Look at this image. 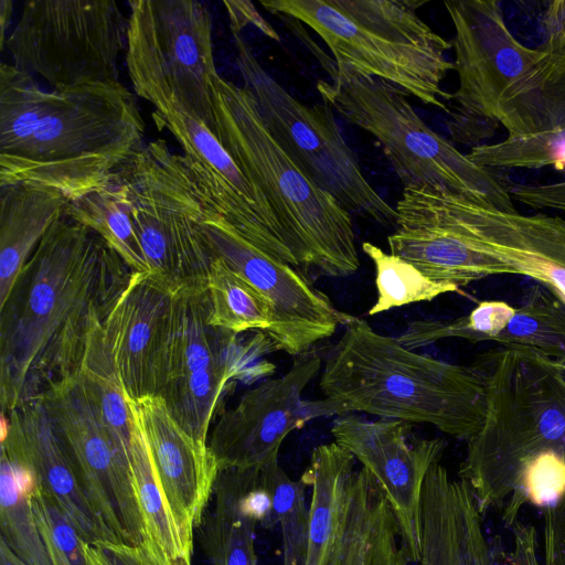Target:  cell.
<instances>
[{
  "label": "cell",
  "instance_id": "e575fe53",
  "mask_svg": "<svg viewBox=\"0 0 565 565\" xmlns=\"http://www.w3.org/2000/svg\"><path fill=\"white\" fill-rule=\"evenodd\" d=\"M362 250L375 267L377 298L369 316L460 291L457 285L430 279L408 260L370 242L362 243Z\"/></svg>",
  "mask_w": 565,
  "mask_h": 565
},
{
  "label": "cell",
  "instance_id": "4fadbf2b",
  "mask_svg": "<svg viewBox=\"0 0 565 565\" xmlns=\"http://www.w3.org/2000/svg\"><path fill=\"white\" fill-rule=\"evenodd\" d=\"M186 173L199 200L198 223L213 258L225 263L271 303L276 322L267 337L276 350L298 356L353 318L316 288L302 269L243 238L209 202L188 170Z\"/></svg>",
  "mask_w": 565,
  "mask_h": 565
},
{
  "label": "cell",
  "instance_id": "7c38bea8",
  "mask_svg": "<svg viewBox=\"0 0 565 565\" xmlns=\"http://www.w3.org/2000/svg\"><path fill=\"white\" fill-rule=\"evenodd\" d=\"M119 172L150 273L173 291L207 287L214 258L198 223L199 200L181 153L157 139Z\"/></svg>",
  "mask_w": 565,
  "mask_h": 565
},
{
  "label": "cell",
  "instance_id": "8fae6325",
  "mask_svg": "<svg viewBox=\"0 0 565 565\" xmlns=\"http://www.w3.org/2000/svg\"><path fill=\"white\" fill-rule=\"evenodd\" d=\"M127 31L115 1L33 0L24 3L4 47L15 68L52 89L115 84Z\"/></svg>",
  "mask_w": 565,
  "mask_h": 565
},
{
  "label": "cell",
  "instance_id": "5bb4252c",
  "mask_svg": "<svg viewBox=\"0 0 565 565\" xmlns=\"http://www.w3.org/2000/svg\"><path fill=\"white\" fill-rule=\"evenodd\" d=\"M63 439L81 488L94 512L119 543L138 545L146 527L129 457L118 447L79 373L40 397Z\"/></svg>",
  "mask_w": 565,
  "mask_h": 565
},
{
  "label": "cell",
  "instance_id": "3957f363",
  "mask_svg": "<svg viewBox=\"0 0 565 565\" xmlns=\"http://www.w3.org/2000/svg\"><path fill=\"white\" fill-rule=\"evenodd\" d=\"M319 387L337 415L362 412L430 424L469 440L486 414V391L470 365L449 363L402 345L353 317L321 369Z\"/></svg>",
  "mask_w": 565,
  "mask_h": 565
},
{
  "label": "cell",
  "instance_id": "f35d334b",
  "mask_svg": "<svg viewBox=\"0 0 565 565\" xmlns=\"http://www.w3.org/2000/svg\"><path fill=\"white\" fill-rule=\"evenodd\" d=\"M31 504L51 565H87L82 537L40 487L32 493Z\"/></svg>",
  "mask_w": 565,
  "mask_h": 565
},
{
  "label": "cell",
  "instance_id": "f907efd6",
  "mask_svg": "<svg viewBox=\"0 0 565 565\" xmlns=\"http://www.w3.org/2000/svg\"><path fill=\"white\" fill-rule=\"evenodd\" d=\"M564 366H565V364H564Z\"/></svg>",
  "mask_w": 565,
  "mask_h": 565
},
{
  "label": "cell",
  "instance_id": "9c48e42d",
  "mask_svg": "<svg viewBox=\"0 0 565 565\" xmlns=\"http://www.w3.org/2000/svg\"><path fill=\"white\" fill-rule=\"evenodd\" d=\"M126 65L136 95L156 114H185L215 130L217 74L207 7L194 0L129 2Z\"/></svg>",
  "mask_w": 565,
  "mask_h": 565
},
{
  "label": "cell",
  "instance_id": "c3c4849f",
  "mask_svg": "<svg viewBox=\"0 0 565 565\" xmlns=\"http://www.w3.org/2000/svg\"><path fill=\"white\" fill-rule=\"evenodd\" d=\"M12 1H0V46L1 51L4 49L7 36L6 32L9 28L12 14Z\"/></svg>",
  "mask_w": 565,
  "mask_h": 565
},
{
  "label": "cell",
  "instance_id": "d6a6232c",
  "mask_svg": "<svg viewBox=\"0 0 565 565\" xmlns=\"http://www.w3.org/2000/svg\"><path fill=\"white\" fill-rule=\"evenodd\" d=\"M153 116L156 122L167 128L177 139L184 151L183 154L221 178L241 198L260 212L277 228L282 238L279 225L265 199L249 183L217 137L204 124L173 109L162 114L154 113Z\"/></svg>",
  "mask_w": 565,
  "mask_h": 565
},
{
  "label": "cell",
  "instance_id": "681fc988",
  "mask_svg": "<svg viewBox=\"0 0 565 565\" xmlns=\"http://www.w3.org/2000/svg\"><path fill=\"white\" fill-rule=\"evenodd\" d=\"M1 565H26L1 541Z\"/></svg>",
  "mask_w": 565,
  "mask_h": 565
},
{
  "label": "cell",
  "instance_id": "ac0fdd59",
  "mask_svg": "<svg viewBox=\"0 0 565 565\" xmlns=\"http://www.w3.org/2000/svg\"><path fill=\"white\" fill-rule=\"evenodd\" d=\"M441 212L480 249L547 287L565 302V220L505 212L466 196L431 190Z\"/></svg>",
  "mask_w": 565,
  "mask_h": 565
},
{
  "label": "cell",
  "instance_id": "d590c367",
  "mask_svg": "<svg viewBox=\"0 0 565 565\" xmlns=\"http://www.w3.org/2000/svg\"><path fill=\"white\" fill-rule=\"evenodd\" d=\"M514 312L515 308L505 301L486 300L479 302L468 315L458 318L413 320L396 339L411 350L448 338L494 342Z\"/></svg>",
  "mask_w": 565,
  "mask_h": 565
},
{
  "label": "cell",
  "instance_id": "4dcf8cb0",
  "mask_svg": "<svg viewBox=\"0 0 565 565\" xmlns=\"http://www.w3.org/2000/svg\"><path fill=\"white\" fill-rule=\"evenodd\" d=\"M36 487V478L30 469L1 452V541L26 565H51L31 504Z\"/></svg>",
  "mask_w": 565,
  "mask_h": 565
},
{
  "label": "cell",
  "instance_id": "7dc6e473",
  "mask_svg": "<svg viewBox=\"0 0 565 565\" xmlns=\"http://www.w3.org/2000/svg\"><path fill=\"white\" fill-rule=\"evenodd\" d=\"M226 7L231 30L241 32L247 24L255 25L266 36L279 41V35L271 25L264 20L254 4L249 1H224Z\"/></svg>",
  "mask_w": 565,
  "mask_h": 565
},
{
  "label": "cell",
  "instance_id": "f1b7e54d",
  "mask_svg": "<svg viewBox=\"0 0 565 565\" xmlns=\"http://www.w3.org/2000/svg\"><path fill=\"white\" fill-rule=\"evenodd\" d=\"M130 471L146 537L163 552L172 565H192L193 548L185 543L164 499L136 416L130 444Z\"/></svg>",
  "mask_w": 565,
  "mask_h": 565
},
{
  "label": "cell",
  "instance_id": "9a60e30c",
  "mask_svg": "<svg viewBox=\"0 0 565 565\" xmlns=\"http://www.w3.org/2000/svg\"><path fill=\"white\" fill-rule=\"evenodd\" d=\"M315 349L298 356L290 369L245 392L223 412L207 440L218 469H262L278 459L284 439L318 417L337 415L327 398L303 399L302 392L321 372Z\"/></svg>",
  "mask_w": 565,
  "mask_h": 565
},
{
  "label": "cell",
  "instance_id": "52a82bcc",
  "mask_svg": "<svg viewBox=\"0 0 565 565\" xmlns=\"http://www.w3.org/2000/svg\"><path fill=\"white\" fill-rule=\"evenodd\" d=\"M316 55L331 79H320L316 85L324 105L375 137L404 188H428L501 211H515L504 179L472 162L430 129L402 90L331 62L324 53Z\"/></svg>",
  "mask_w": 565,
  "mask_h": 565
},
{
  "label": "cell",
  "instance_id": "60d3db41",
  "mask_svg": "<svg viewBox=\"0 0 565 565\" xmlns=\"http://www.w3.org/2000/svg\"><path fill=\"white\" fill-rule=\"evenodd\" d=\"M513 548H491L492 565H546L539 556L537 533L533 525L515 522L512 526Z\"/></svg>",
  "mask_w": 565,
  "mask_h": 565
},
{
  "label": "cell",
  "instance_id": "bcb514c9",
  "mask_svg": "<svg viewBox=\"0 0 565 565\" xmlns=\"http://www.w3.org/2000/svg\"><path fill=\"white\" fill-rule=\"evenodd\" d=\"M542 25L545 41L541 50L565 53V0L548 3L543 14Z\"/></svg>",
  "mask_w": 565,
  "mask_h": 565
},
{
  "label": "cell",
  "instance_id": "277c9868",
  "mask_svg": "<svg viewBox=\"0 0 565 565\" xmlns=\"http://www.w3.org/2000/svg\"><path fill=\"white\" fill-rule=\"evenodd\" d=\"M471 366L486 391V414L468 440L459 478L480 513L507 510L524 470L551 455L565 458V366L535 351L499 345Z\"/></svg>",
  "mask_w": 565,
  "mask_h": 565
},
{
  "label": "cell",
  "instance_id": "7bdbcfd3",
  "mask_svg": "<svg viewBox=\"0 0 565 565\" xmlns=\"http://www.w3.org/2000/svg\"><path fill=\"white\" fill-rule=\"evenodd\" d=\"M543 515V559L546 565H565V497Z\"/></svg>",
  "mask_w": 565,
  "mask_h": 565
},
{
  "label": "cell",
  "instance_id": "f546056e",
  "mask_svg": "<svg viewBox=\"0 0 565 565\" xmlns=\"http://www.w3.org/2000/svg\"><path fill=\"white\" fill-rule=\"evenodd\" d=\"M102 323L88 339L78 373L116 444L130 459L135 415L106 344Z\"/></svg>",
  "mask_w": 565,
  "mask_h": 565
},
{
  "label": "cell",
  "instance_id": "d6986e66",
  "mask_svg": "<svg viewBox=\"0 0 565 565\" xmlns=\"http://www.w3.org/2000/svg\"><path fill=\"white\" fill-rule=\"evenodd\" d=\"M1 452L30 469L85 542H118L87 501L68 450L39 397L2 414ZM119 543V542H118Z\"/></svg>",
  "mask_w": 565,
  "mask_h": 565
},
{
  "label": "cell",
  "instance_id": "5b68a950",
  "mask_svg": "<svg viewBox=\"0 0 565 565\" xmlns=\"http://www.w3.org/2000/svg\"><path fill=\"white\" fill-rule=\"evenodd\" d=\"M214 135L274 214L302 270L342 278L360 268L351 216L280 148L253 95L213 78Z\"/></svg>",
  "mask_w": 565,
  "mask_h": 565
},
{
  "label": "cell",
  "instance_id": "1f68e13d",
  "mask_svg": "<svg viewBox=\"0 0 565 565\" xmlns=\"http://www.w3.org/2000/svg\"><path fill=\"white\" fill-rule=\"evenodd\" d=\"M494 342L530 349L565 364V302L540 282L530 286Z\"/></svg>",
  "mask_w": 565,
  "mask_h": 565
},
{
  "label": "cell",
  "instance_id": "ba28073f",
  "mask_svg": "<svg viewBox=\"0 0 565 565\" xmlns=\"http://www.w3.org/2000/svg\"><path fill=\"white\" fill-rule=\"evenodd\" d=\"M207 287L174 291L161 356L157 395L172 418L196 441L207 445L212 419L232 380H258L275 365L259 360L276 351L264 332L248 341L213 326Z\"/></svg>",
  "mask_w": 565,
  "mask_h": 565
},
{
  "label": "cell",
  "instance_id": "ffe728a7",
  "mask_svg": "<svg viewBox=\"0 0 565 565\" xmlns=\"http://www.w3.org/2000/svg\"><path fill=\"white\" fill-rule=\"evenodd\" d=\"M143 434L164 499L185 543L210 504L218 473L207 445L192 438L170 415L159 396L129 399Z\"/></svg>",
  "mask_w": 565,
  "mask_h": 565
},
{
  "label": "cell",
  "instance_id": "b9f144b4",
  "mask_svg": "<svg viewBox=\"0 0 565 565\" xmlns=\"http://www.w3.org/2000/svg\"><path fill=\"white\" fill-rule=\"evenodd\" d=\"M513 200L535 210H555L565 213V180L510 186Z\"/></svg>",
  "mask_w": 565,
  "mask_h": 565
},
{
  "label": "cell",
  "instance_id": "30bf717a",
  "mask_svg": "<svg viewBox=\"0 0 565 565\" xmlns=\"http://www.w3.org/2000/svg\"><path fill=\"white\" fill-rule=\"evenodd\" d=\"M232 31L236 64L270 134L320 189L345 211L383 226L397 225L396 210L363 175L327 105H307L291 96L260 65L241 32Z\"/></svg>",
  "mask_w": 565,
  "mask_h": 565
},
{
  "label": "cell",
  "instance_id": "4316f807",
  "mask_svg": "<svg viewBox=\"0 0 565 565\" xmlns=\"http://www.w3.org/2000/svg\"><path fill=\"white\" fill-rule=\"evenodd\" d=\"M354 456L335 441L317 446L301 478L312 487L309 535L302 565H329Z\"/></svg>",
  "mask_w": 565,
  "mask_h": 565
},
{
  "label": "cell",
  "instance_id": "ee69618b",
  "mask_svg": "<svg viewBox=\"0 0 565 565\" xmlns=\"http://www.w3.org/2000/svg\"><path fill=\"white\" fill-rule=\"evenodd\" d=\"M239 507L247 516L260 522L265 527H273L277 523L273 499L268 490L262 484L260 469L255 472L244 490Z\"/></svg>",
  "mask_w": 565,
  "mask_h": 565
},
{
  "label": "cell",
  "instance_id": "74e56055",
  "mask_svg": "<svg viewBox=\"0 0 565 565\" xmlns=\"http://www.w3.org/2000/svg\"><path fill=\"white\" fill-rule=\"evenodd\" d=\"M468 158L490 169H541L565 172V127L543 132L507 136L503 140L470 149Z\"/></svg>",
  "mask_w": 565,
  "mask_h": 565
},
{
  "label": "cell",
  "instance_id": "83f0119b",
  "mask_svg": "<svg viewBox=\"0 0 565 565\" xmlns=\"http://www.w3.org/2000/svg\"><path fill=\"white\" fill-rule=\"evenodd\" d=\"M66 214L99 234L134 271H150L119 171L102 186L68 201Z\"/></svg>",
  "mask_w": 565,
  "mask_h": 565
},
{
  "label": "cell",
  "instance_id": "836d02e7",
  "mask_svg": "<svg viewBox=\"0 0 565 565\" xmlns=\"http://www.w3.org/2000/svg\"><path fill=\"white\" fill-rule=\"evenodd\" d=\"M209 320L236 334L246 331L268 334L276 322L271 303L221 259L214 258L207 284Z\"/></svg>",
  "mask_w": 565,
  "mask_h": 565
},
{
  "label": "cell",
  "instance_id": "6da1fadb",
  "mask_svg": "<svg viewBox=\"0 0 565 565\" xmlns=\"http://www.w3.org/2000/svg\"><path fill=\"white\" fill-rule=\"evenodd\" d=\"M134 270L94 230L65 214L0 305L2 414L76 375L93 330Z\"/></svg>",
  "mask_w": 565,
  "mask_h": 565
},
{
  "label": "cell",
  "instance_id": "e0dca14e",
  "mask_svg": "<svg viewBox=\"0 0 565 565\" xmlns=\"http://www.w3.org/2000/svg\"><path fill=\"white\" fill-rule=\"evenodd\" d=\"M412 424L396 419H363L341 415L331 427L334 441L350 451L377 482L396 519L412 563L422 555V492L430 467L439 462L440 438L407 443Z\"/></svg>",
  "mask_w": 565,
  "mask_h": 565
},
{
  "label": "cell",
  "instance_id": "2e32d148",
  "mask_svg": "<svg viewBox=\"0 0 565 565\" xmlns=\"http://www.w3.org/2000/svg\"><path fill=\"white\" fill-rule=\"evenodd\" d=\"M444 6L454 26L458 88L449 114L497 121L503 95L544 56L522 44L509 29L500 2L449 0ZM499 124V122H498Z\"/></svg>",
  "mask_w": 565,
  "mask_h": 565
},
{
  "label": "cell",
  "instance_id": "7a4b0ae2",
  "mask_svg": "<svg viewBox=\"0 0 565 565\" xmlns=\"http://www.w3.org/2000/svg\"><path fill=\"white\" fill-rule=\"evenodd\" d=\"M145 121L121 84L42 89L0 65V185L32 183L70 201L106 183L146 146Z\"/></svg>",
  "mask_w": 565,
  "mask_h": 565
},
{
  "label": "cell",
  "instance_id": "d4e9b609",
  "mask_svg": "<svg viewBox=\"0 0 565 565\" xmlns=\"http://www.w3.org/2000/svg\"><path fill=\"white\" fill-rule=\"evenodd\" d=\"M258 469H218L212 499L201 526V543L213 565H257L256 521L239 507L241 497Z\"/></svg>",
  "mask_w": 565,
  "mask_h": 565
},
{
  "label": "cell",
  "instance_id": "7402d4cb",
  "mask_svg": "<svg viewBox=\"0 0 565 565\" xmlns=\"http://www.w3.org/2000/svg\"><path fill=\"white\" fill-rule=\"evenodd\" d=\"M419 565H492L481 513L469 486L439 462L428 470L422 492Z\"/></svg>",
  "mask_w": 565,
  "mask_h": 565
},
{
  "label": "cell",
  "instance_id": "8d00e7d4",
  "mask_svg": "<svg viewBox=\"0 0 565 565\" xmlns=\"http://www.w3.org/2000/svg\"><path fill=\"white\" fill-rule=\"evenodd\" d=\"M262 484L273 499L276 521L281 531L282 565H302L309 535V505L306 502V482L292 480L278 459L260 469Z\"/></svg>",
  "mask_w": 565,
  "mask_h": 565
},
{
  "label": "cell",
  "instance_id": "f6af8a7d",
  "mask_svg": "<svg viewBox=\"0 0 565 565\" xmlns=\"http://www.w3.org/2000/svg\"><path fill=\"white\" fill-rule=\"evenodd\" d=\"M499 124L495 121L449 114L447 129L452 141L472 145L473 147L483 145V140L494 135Z\"/></svg>",
  "mask_w": 565,
  "mask_h": 565
},
{
  "label": "cell",
  "instance_id": "cb8c5ba5",
  "mask_svg": "<svg viewBox=\"0 0 565 565\" xmlns=\"http://www.w3.org/2000/svg\"><path fill=\"white\" fill-rule=\"evenodd\" d=\"M68 201L47 186L0 185V305L43 237L66 214Z\"/></svg>",
  "mask_w": 565,
  "mask_h": 565
},
{
  "label": "cell",
  "instance_id": "603a6c76",
  "mask_svg": "<svg viewBox=\"0 0 565 565\" xmlns=\"http://www.w3.org/2000/svg\"><path fill=\"white\" fill-rule=\"evenodd\" d=\"M394 513L372 475L354 471L345 490L329 565H408Z\"/></svg>",
  "mask_w": 565,
  "mask_h": 565
},
{
  "label": "cell",
  "instance_id": "484cf974",
  "mask_svg": "<svg viewBox=\"0 0 565 565\" xmlns=\"http://www.w3.org/2000/svg\"><path fill=\"white\" fill-rule=\"evenodd\" d=\"M497 121L508 136L565 127V53L545 51V56L503 95Z\"/></svg>",
  "mask_w": 565,
  "mask_h": 565
},
{
  "label": "cell",
  "instance_id": "44dd1931",
  "mask_svg": "<svg viewBox=\"0 0 565 565\" xmlns=\"http://www.w3.org/2000/svg\"><path fill=\"white\" fill-rule=\"evenodd\" d=\"M174 291L150 271H134L102 323L127 396H156Z\"/></svg>",
  "mask_w": 565,
  "mask_h": 565
},
{
  "label": "cell",
  "instance_id": "8992f818",
  "mask_svg": "<svg viewBox=\"0 0 565 565\" xmlns=\"http://www.w3.org/2000/svg\"><path fill=\"white\" fill-rule=\"evenodd\" d=\"M415 0H267L274 14L298 20L326 43L334 62L381 79L424 105L450 113L441 88L455 68L451 42L417 13Z\"/></svg>",
  "mask_w": 565,
  "mask_h": 565
},
{
  "label": "cell",
  "instance_id": "ab89813d",
  "mask_svg": "<svg viewBox=\"0 0 565 565\" xmlns=\"http://www.w3.org/2000/svg\"><path fill=\"white\" fill-rule=\"evenodd\" d=\"M87 565H172L148 537L138 545L111 541H83Z\"/></svg>",
  "mask_w": 565,
  "mask_h": 565
}]
</instances>
